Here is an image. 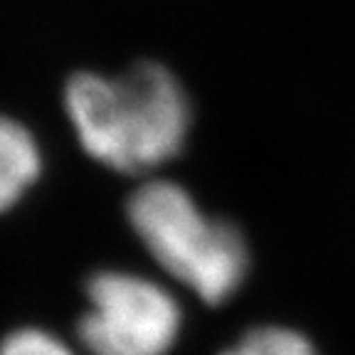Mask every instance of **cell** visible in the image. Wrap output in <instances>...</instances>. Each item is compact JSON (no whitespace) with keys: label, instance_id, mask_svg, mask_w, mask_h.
Instances as JSON below:
<instances>
[{"label":"cell","instance_id":"cell-6","mask_svg":"<svg viewBox=\"0 0 355 355\" xmlns=\"http://www.w3.org/2000/svg\"><path fill=\"white\" fill-rule=\"evenodd\" d=\"M0 355H74L72 350L62 345L44 331H17L8 336L6 343L0 345Z\"/></svg>","mask_w":355,"mask_h":355},{"label":"cell","instance_id":"cell-4","mask_svg":"<svg viewBox=\"0 0 355 355\" xmlns=\"http://www.w3.org/2000/svg\"><path fill=\"white\" fill-rule=\"evenodd\" d=\"M40 175V150L25 126L0 116V212L12 207Z\"/></svg>","mask_w":355,"mask_h":355},{"label":"cell","instance_id":"cell-5","mask_svg":"<svg viewBox=\"0 0 355 355\" xmlns=\"http://www.w3.org/2000/svg\"><path fill=\"white\" fill-rule=\"evenodd\" d=\"M222 355H318L313 345L288 328H257Z\"/></svg>","mask_w":355,"mask_h":355},{"label":"cell","instance_id":"cell-1","mask_svg":"<svg viewBox=\"0 0 355 355\" xmlns=\"http://www.w3.org/2000/svg\"><path fill=\"white\" fill-rule=\"evenodd\" d=\"M64 106L84 150L121 173H146L171 161L190 126L188 96L153 62L121 77L77 74L67 84Z\"/></svg>","mask_w":355,"mask_h":355},{"label":"cell","instance_id":"cell-3","mask_svg":"<svg viewBox=\"0 0 355 355\" xmlns=\"http://www.w3.org/2000/svg\"><path fill=\"white\" fill-rule=\"evenodd\" d=\"M89 311L79 323L92 355H166L180 331V309L158 284L104 272L87 284Z\"/></svg>","mask_w":355,"mask_h":355},{"label":"cell","instance_id":"cell-2","mask_svg":"<svg viewBox=\"0 0 355 355\" xmlns=\"http://www.w3.org/2000/svg\"><path fill=\"white\" fill-rule=\"evenodd\" d=\"M128 220L153 259L210 306L234 294L247 274V247L230 222L207 220L180 185H141Z\"/></svg>","mask_w":355,"mask_h":355}]
</instances>
